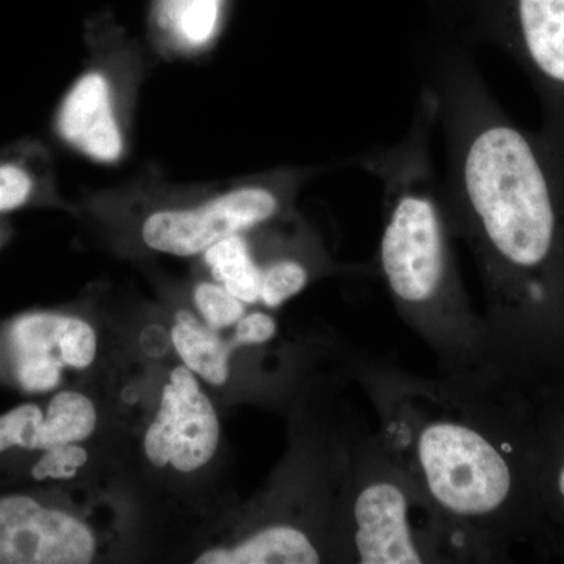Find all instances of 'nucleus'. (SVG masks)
I'll list each match as a JSON object with an SVG mask.
<instances>
[{
    "mask_svg": "<svg viewBox=\"0 0 564 564\" xmlns=\"http://www.w3.org/2000/svg\"><path fill=\"white\" fill-rule=\"evenodd\" d=\"M443 129V196L466 237L519 373L564 375V148L497 102L463 43L421 51Z\"/></svg>",
    "mask_w": 564,
    "mask_h": 564,
    "instance_id": "obj_1",
    "label": "nucleus"
},
{
    "mask_svg": "<svg viewBox=\"0 0 564 564\" xmlns=\"http://www.w3.org/2000/svg\"><path fill=\"white\" fill-rule=\"evenodd\" d=\"M419 481L451 518L480 522L505 540L541 538L527 399L518 393L499 426L489 430L437 415L395 426Z\"/></svg>",
    "mask_w": 564,
    "mask_h": 564,
    "instance_id": "obj_2",
    "label": "nucleus"
},
{
    "mask_svg": "<svg viewBox=\"0 0 564 564\" xmlns=\"http://www.w3.org/2000/svg\"><path fill=\"white\" fill-rule=\"evenodd\" d=\"M436 126V102L423 85L406 137L351 161L383 184L381 273L397 303L417 315L443 313L459 299L452 225L433 169Z\"/></svg>",
    "mask_w": 564,
    "mask_h": 564,
    "instance_id": "obj_3",
    "label": "nucleus"
},
{
    "mask_svg": "<svg viewBox=\"0 0 564 564\" xmlns=\"http://www.w3.org/2000/svg\"><path fill=\"white\" fill-rule=\"evenodd\" d=\"M284 170L252 177L236 187L185 207L152 210L140 236L150 250L192 258L236 234L250 232L280 217L291 206L302 182L313 174Z\"/></svg>",
    "mask_w": 564,
    "mask_h": 564,
    "instance_id": "obj_4",
    "label": "nucleus"
},
{
    "mask_svg": "<svg viewBox=\"0 0 564 564\" xmlns=\"http://www.w3.org/2000/svg\"><path fill=\"white\" fill-rule=\"evenodd\" d=\"M220 440V419L214 404L196 375L177 364L170 370L158 411L144 430V459L159 473L187 477L214 462Z\"/></svg>",
    "mask_w": 564,
    "mask_h": 564,
    "instance_id": "obj_5",
    "label": "nucleus"
},
{
    "mask_svg": "<svg viewBox=\"0 0 564 564\" xmlns=\"http://www.w3.org/2000/svg\"><path fill=\"white\" fill-rule=\"evenodd\" d=\"M488 39L524 70L540 98L543 131L564 148V0H511Z\"/></svg>",
    "mask_w": 564,
    "mask_h": 564,
    "instance_id": "obj_6",
    "label": "nucleus"
},
{
    "mask_svg": "<svg viewBox=\"0 0 564 564\" xmlns=\"http://www.w3.org/2000/svg\"><path fill=\"white\" fill-rule=\"evenodd\" d=\"M98 549L95 530L47 494L0 496V564H87Z\"/></svg>",
    "mask_w": 564,
    "mask_h": 564,
    "instance_id": "obj_7",
    "label": "nucleus"
},
{
    "mask_svg": "<svg viewBox=\"0 0 564 564\" xmlns=\"http://www.w3.org/2000/svg\"><path fill=\"white\" fill-rule=\"evenodd\" d=\"M411 496L399 481L372 478L356 491L351 503V541L356 562L417 564L426 562L413 516Z\"/></svg>",
    "mask_w": 564,
    "mask_h": 564,
    "instance_id": "obj_8",
    "label": "nucleus"
},
{
    "mask_svg": "<svg viewBox=\"0 0 564 564\" xmlns=\"http://www.w3.org/2000/svg\"><path fill=\"white\" fill-rule=\"evenodd\" d=\"M527 393L541 540L564 552V375Z\"/></svg>",
    "mask_w": 564,
    "mask_h": 564,
    "instance_id": "obj_9",
    "label": "nucleus"
},
{
    "mask_svg": "<svg viewBox=\"0 0 564 564\" xmlns=\"http://www.w3.org/2000/svg\"><path fill=\"white\" fill-rule=\"evenodd\" d=\"M115 104L110 77L102 69L87 70L63 98L55 129L91 161L118 162L124 154V133Z\"/></svg>",
    "mask_w": 564,
    "mask_h": 564,
    "instance_id": "obj_10",
    "label": "nucleus"
},
{
    "mask_svg": "<svg viewBox=\"0 0 564 564\" xmlns=\"http://www.w3.org/2000/svg\"><path fill=\"white\" fill-rule=\"evenodd\" d=\"M322 554L313 538L291 524H270L231 544L207 549L195 556L198 564H313Z\"/></svg>",
    "mask_w": 564,
    "mask_h": 564,
    "instance_id": "obj_11",
    "label": "nucleus"
},
{
    "mask_svg": "<svg viewBox=\"0 0 564 564\" xmlns=\"http://www.w3.org/2000/svg\"><path fill=\"white\" fill-rule=\"evenodd\" d=\"M172 343L182 364L193 373L214 386L228 383L234 347L217 329H212L191 311H180L172 328Z\"/></svg>",
    "mask_w": 564,
    "mask_h": 564,
    "instance_id": "obj_12",
    "label": "nucleus"
},
{
    "mask_svg": "<svg viewBox=\"0 0 564 564\" xmlns=\"http://www.w3.org/2000/svg\"><path fill=\"white\" fill-rule=\"evenodd\" d=\"M51 176L39 148L0 151V215L50 202Z\"/></svg>",
    "mask_w": 564,
    "mask_h": 564,
    "instance_id": "obj_13",
    "label": "nucleus"
},
{
    "mask_svg": "<svg viewBox=\"0 0 564 564\" xmlns=\"http://www.w3.org/2000/svg\"><path fill=\"white\" fill-rule=\"evenodd\" d=\"M215 282L245 304L261 303L262 265L245 234H236L203 252Z\"/></svg>",
    "mask_w": 564,
    "mask_h": 564,
    "instance_id": "obj_14",
    "label": "nucleus"
},
{
    "mask_svg": "<svg viewBox=\"0 0 564 564\" xmlns=\"http://www.w3.org/2000/svg\"><path fill=\"white\" fill-rule=\"evenodd\" d=\"M221 17V0H161L159 24L173 46L196 52L214 40Z\"/></svg>",
    "mask_w": 564,
    "mask_h": 564,
    "instance_id": "obj_15",
    "label": "nucleus"
},
{
    "mask_svg": "<svg viewBox=\"0 0 564 564\" xmlns=\"http://www.w3.org/2000/svg\"><path fill=\"white\" fill-rule=\"evenodd\" d=\"M44 411V451L54 445L85 443L98 426L96 404L90 397L74 389L54 393Z\"/></svg>",
    "mask_w": 564,
    "mask_h": 564,
    "instance_id": "obj_16",
    "label": "nucleus"
},
{
    "mask_svg": "<svg viewBox=\"0 0 564 564\" xmlns=\"http://www.w3.org/2000/svg\"><path fill=\"white\" fill-rule=\"evenodd\" d=\"M261 265V303L269 310L299 295L311 280L310 267L295 256H276Z\"/></svg>",
    "mask_w": 564,
    "mask_h": 564,
    "instance_id": "obj_17",
    "label": "nucleus"
},
{
    "mask_svg": "<svg viewBox=\"0 0 564 564\" xmlns=\"http://www.w3.org/2000/svg\"><path fill=\"white\" fill-rule=\"evenodd\" d=\"M84 443L61 444L39 452L25 467L33 484H73L90 462Z\"/></svg>",
    "mask_w": 564,
    "mask_h": 564,
    "instance_id": "obj_18",
    "label": "nucleus"
},
{
    "mask_svg": "<svg viewBox=\"0 0 564 564\" xmlns=\"http://www.w3.org/2000/svg\"><path fill=\"white\" fill-rule=\"evenodd\" d=\"M193 303L202 315L203 322L217 332L236 326L237 322L247 314V304L240 302L215 281L196 284L193 291Z\"/></svg>",
    "mask_w": 564,
    "mask_h": 564,
    "instance_id": "obj_19",
    "label": "nucleus"
},
{
    "mask_svg": "<svg viewBox=\"0 0 564 564\" xmlns=\"http://www.w3.org/2000/svg\"><path fill=\"white\" fill-rule=\"evenodd\" d=\"M276 333L278 325L272 315L254 311V313L245 314L237 322L229 343L234 348L245 347V345H263L270 343Z\"/></svg>",
    "mask_w": 564,
    "mask_h": 564,
    "instance_id": "obj_20",
    "label": "nucleus"
},
{
    "mask_svg": "<svg viewBox=\"0 0 564 564\" xmlns=\"http://www.w3.org/2000/svg\"><path fill=\"white\" fill-rule=\"evenodd\" d=\"M7 231L3 228L2 223H0V247H2L3 242H6Z\"/></svg>",
    "mask_w": 564,
    "mask_h": 564,
    "instance_id": "obj_21",
    "label": "nucleus"
}]
</instances>
